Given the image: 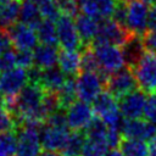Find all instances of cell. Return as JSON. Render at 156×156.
<instances>
[{"instance_id":"cell-1","label":"cell","mask_w":156,"mask_h":156,"mask_svg":"<svg viewBox=\"0 0 156 156\" xmlns=\"http://www.w3.org/2000/svg\"><path fill=\"white\" fill-rule=\"evenodd\" d=\"M93 49L98 58L100 73L106 78L126 66V61L121 46L112 44H102V45H93Z\"/></svg>"},{"instance_id":"cell-2","label":"cell","mask_w":156,"mask_h":156,"mask_svg":"<svg viewBox=\"0 0 156 156\" xmlns=\"http://www.w3.org/2000/svg\"><path fill=\"white\" fill-rule=\"evenodd\" d=\"M43 123H24L17 127V152L16 156H39L40 154V128Z\"/></svg>"},{"instance_id":"cell-3","label":"cell","mask_w":156,"mask_h":156,"mask_svg":"<svg viewBox=\"0 0 156 156\" xmlns=\"http://www.w3.org/2000/svg\"><path fill=\"white\" fill-rule=\"evenodd\" d=\"M106 77L99 72L82 71L76 78L77 96L79 100L85 102H93L94 99L102 91L105 87Z\"/></svg>"},{"instance_id":"cell-4","label":"cell","mask_w":156,"mask_h":156,"mask_svg":"<svg viewBox=\"0 0 156 156\" xmlns=\"http://www.w3.org/2000/svg\"><path fill=\"white\" fill-rule=\"evenodd\" d=\"M132 34L127 30V28L118 24L116 21L111 18L99 20L98 33L91 45H102V44H112L117 46H122Z\"/></svg>"},{"instance_id":"cell-5","label":"cell","mask_w":156,"mask_h":156,"mask_svg":"<svg viewBox=\"0 0 156 156\" xmlns=\"http://www.w3.org/2000/svg\"><path fill=\"white\" fill-rule=\"evenodd\" d=\"M138 87L146 91H156V55L145 52L132 67Z\"/></svg>"},{"instance_id":"cell-6","label":"cell","mask_w":156,"mask_h":156,"mask_svg":"<svg viewBox=\"0 0 156 156\" xmlns=\"http://www.w3.org/2000/svg\"><path fill=\"white\" fill-rule=\"evenodd\" d=\"M136 87L138 84H136L134 73L132 68L128 66L108 76L105 82L106 90L110 91L116 99H119L121 96L130 93L132 90L136 89Z\"/></svg>"},{"instance_id":"cell-7","label":"cell","mask_w":156,"mask_h":156,"mask_svg":"<svg viewBox=\"0 0 156 156\" xmlns=\"http://www.w3.org/2000/svg\"><path fill=\"white\" fill-rule=\"evenodd\" d=\"M149 4L145 0H132L127 4V23L126 28L130 34L141 37L147 27V11Z\"/></svg>"},{"instance_id":"cell-8","label":"cell","mask_w":156,"mask_h":156,"mask_svg":"<svg viewBox=\"0 0 156 156\" xmlns=\"http://www.w3.org/2000/svg\"><path fill=\"white\" fill-rule=\"evenodd\" d=\"M57 40L62 49L65 50H79L83 44L79 38L76 22L72 17L61 15L56 21Z\"/></svg>"},{"instance_id":"cell-9","label":"cell","mask_w":156,"mask_h":156,"mask_svg":"<svg viewBox=\"0 0 156 156\" xmlns=\"http://www.w3.org/2000/svg\"><path fill=\"white\" fill-rule=\"evenodd\" d=\"M29 82L28 71L22 67H13L0 74L1 98L17 95Z\"/></svg>"},{"instance_id":"cell-10","label":"cell","mask_w":156,"mask_h":156,"mask_svg":"<svg viewBox=\"0 0 156 156\" xmlns=\"http://www.w3.org/2000/svg\"><path fill=\"white\" fill-rule=\"evenodd\" d=\"M145 100H146L145 91L141 90L140 88L139 89L136 88L130 93L117 99V102L122 116L126 119H134V118H140L143 116Z\"/></svg>"},{"instance_id":"cell-11","label":"cell","mask_w":156,"mask_h":156,"mask_svg":"<svg viewBox=\"0 0 156 156\" xmlns=\"http://www.w3.org/2000/svg\"><path fill=\"white\" fill-rule=\"evenodd\" d=\"M12 46L17 50H32L38 45V37L34 28L18 22L6 29Z\"/></svg>"},{"instance_id":"cell-12","label":"cell","mask_w":156,"mask_h":156,"mask_svg":"<svg viewBox=\"0 0 156 156\" xmlns=\"http://www.w3.org/2000/svg\"><path fill=\"white\" fill-rule=\"evenodd\" d=\"M67 126L72 130H83L94 118V110L89 102L76 100L66 108Z\"/></svg>"},{"instance_id":"cell-13","label":"cell","mask_w":156,"mask_h":156,"mask_svg":"<svg viewBox=\"0 0 156 156\" xmlns=\"http://www.w3.org/2000/svg\"><path fill=\"white\" fill-rule=\"evenodd\" d=\"M122 136L124 139L149 141L156 136V124L140 118L124 119L122 126Z\"/></svg>"},{"instance_id":"cell-14","label":"cell","mask_w":156,"mask_h":156,"mask_svg":"<svg viewBox=\"0 0 156 156\" xmlns=\"http://www.w3.org/2000/svg\"><path fill=\"white\" fill-rule=\"evenodd\" d=\"M69 132L67 128L54 127L43 123L40 128V144L44 150L58 152L63 149Z\"/></svg>"},{"instance_id":"cell-15","label":"cell","mask_w":156,"mask_h":156,"mask_svg":"<svg viewBox=\"0 0 156 156\" xmlns=\"http://www.w3.org/2000/svg\"><path fill=\"white\" fill-rule=\"evenodd\" d=\"M67 77L60 69V67H49L40 69L37 83L44 89V91H54L57 93L62 85L65 84Z\"/></svg>"},{"instance_id":"cell-16","label":"cell","mask_w":156,"mask_h":156,"mask_svg":"<svg viewBox=\"0 0 156 156\" xmlns=\"http://www.w3.org/2000/svg\"><path fill=\"white\" fill-rule=\"evenodd\" d=\"M76 27L83 46H88V45H91L95 39V35L98 33V27H99V20L91 16H88L85 13L77 15Z\"/></svg>"},{"instance_id":"cell-17","label":"cell","mask_w":156,"mask_h":156,"mask_svg":"<svg viewBox=\"0 0 156 156\" xmlns=\"http://www.w3.org/2000/svg\"><path fill=\"white\" fill-rule=\"evenodd\" d=\"M57 63L60 69L68 77H74L82 71V52L78 50H65L58 51Z\"/></svg>"},{"instance_id":"cell-18","label":"cell","mask_w":156,"mask_h":156,"mask_svg":"<svg viewBox=\"0 0 156 156\" xmlns=\"http://www.w3.org/2000/svg\"><path fill=\"white\" fill-rule=\"evenodd\" d=\"M33 56H34V66L40 69H44V68L54 67L57 63L58 50L56 45L41 44V45H37L33 49Z\"/></svg>"},{"instance_id":"cell-19","label":"cell","mask_w":156,"mask_h":156,"mask_svg":"<svg viewBox=\"0 0 156 156\" xmlns=\"http://www.w3.org/2000/svg\"><path fill=\"white\" fill-rule=\"evenodd\" d=\"M123 56H124V61L126 65L128 67H133L145 54L144 46H143V41H141V37L139 35H134L132 34L129 37V39L121 46Z\"/></svg>"},{"instance_id":"cell-20","label":"cell","mask_w":156,"mask_h":156,"mask_svg":"<svg viewBox=\"0 0 156 156\" xmlns=\"http://www.w3.org/2000/svg\"><path fill=\"white\" fill-rule=\"evenodd\" d=\"M21 0H0V29H7L20 16Z\"/></svg>"},{"instance_id":"cell-21","label":"cell","mask_w":156,"mask_h":156,"mask_svg":"<svg viewBox=\"0 0 156 156\" xmlns=\"http://www.w3.org/2000/svg\"><path fill=\"white\" fill-rule=\"evenodd\" d=\"M18 20L20 22L37 29V27L43 21V16L34 0H24L23 2H21Z\"/></svg>"},{"instance_id":"cell-22","label":"cell","mask_w":156,"mask_h":156,"mask_svg":"<svg viewBox=\"0 0 156 156\" xmlns=\"http://www.w3.org/2000/svg\"><path fill=\"white\" fill-rule=\"evenodd\" d=\"M87 135L84 130H73L69 133L63 149L60 151L62 156H80L85 144Z\"/></svg>"},{"instance_id":"cell-23","label":"cell","mask_w":156,"mask_h":156,"mask_svg":"<svg viewBox=\"0 0 156 156\" xmlns=\"http://www.w3.org/2000/svg\"><path fill=\"white\" fill-rule=\"evenodd\" d=\"M55 21L51 20H43L40 24L37 27V37L38 40H40L43 44H50V45H56L58 44L57 40V30H56V24L54 23Z\"/></svg>"},{"instance_id":"cell-24","label":"cell","mask_w":156,"mask_h":156,"mask_svg":"<svg viewBox=\"0 0 156 156\" xmlns=\"http://www.w3.org/2000/svg\"><path fill=\"white\" fill-rule=\"evenodd\" d=\"M58 100L61 107L67 108L71 104H73L78 96H77V87H76V78L74 77H67L65 84L62 88L57 91Z\"/></svg>"},{"instance_id":"cell-25","label":"cell","mask_w":156,"mask_h":156,"mask_svg":"<svg viewBox=\"0 0 156 156\" xmlns=\"http://www.w3.org/2000/svg\"><path fill=\"white\" fill-rule=\"evenodd\" d=\"M124 156H147V145L145 141L135 139H123L119 144Z\"/></svg>"},{"instance_id":"cell-26","label":"cell","mask_w":156,"mask_h":156,"mask_svg":"<svg viewBox=\"0 0 156 156\" xmlns=\"http://www.w3.org/2000/svg\"><path fill=\"white\" fill-rule=\"evenodd\" d=\"M17 133L9 130L0 134V156H16L17 152Z\"/></svg>"},{"instance_id":"cell-27","label":"cell","mask_w":156,"mask_h":156,"mask_svg":"<svg viewBox=\"0 0 156 156\" xmlns=\"http://www.w3.org/2000/svg\"><path fill=\"white\" fill-rule=\"evenodd\" d=\"M84 133H85L88 139L105 140L106 141L107 126L100 117H94L90 121V123L84 128Z\"/></svg>"},{"instance_id":"cell-28","label":"cell","mask_w":156,"mask_h":156,"mask_svg":"<svg viewBox=\"0 0 156 156\" xmlns=\"http://www.w3.org/2000/svg\"><path fill=\"white\" fill-rule=\"evenodd\" d=\"M38 5V9L45 20L57 21L61 16V11L57 6L56 0H34Z\"/></svg>"},{"instance_id":"cell-29","label":"cell","mask_w":156,"mask_h":156,"mask_svg":"<svg viewBox=\"0 0 156 156\" xmlns=\"http://www.w3.org/2000/svg\"><path fill=\"white\" fill-rule=\"evenodd\" d=\"M107 149L108 146L105 140H94L87 138L80 156H105Z\"/></svg>"},{"instance_id":"cell-30","label":"cell","mask_w":156,"mask_h":156,"mask_svg":"<svg viewBox=\"0 0 156 156\" xmlns=\"http://www.w3.org/2000/svg\"><path fill=\"white\" fill-rule=\"evenodd\" d=\"M82 71L100 72L98 58H96L95 51L91 48V45L83 46V50H82Z\"/></svg>"},{"instance_id":"cell-31","label":"cell","mask_w":156,"mask_h":156,"mask_svg":"<svg viewBox=\"0 0 156 156\" xmlns=\"http://www.w3.org/2000/svg\"><path fill=\"white\" fill-rule=\"evenodd\" d=\"M48 126H54V127H62V128H68L67 126V113L65 107H58L54 112H51L48 118L44 122Z\"/></svg>"},{"instance_id":"cell-32","label":"cell","mask_w":156,"mask_h":156,"mask_svg":"<svg viewBox=\"0 0 156 156\" xmlns=\"http://www.w3.org/2000/svg\"><path fill=\"white\" fill-rule=\"evenodd\" d=\"M143 116L146 121L156 124V91L149 93V95L146 96Z\"/></svg>"},{"instance_id":"cell-33","label":"cell","mask_w":156,"mask_h":156,"mask_svg":"<svg viewBox=\"0 0 156 156\" xmlns=\"http://www.w3.org/2000/svg\"><path fill=\"white\" fill-rule=\"evenodd\" d=\"M16 128V122L11 112L0 104V134L13 130Z\"/></svg>"},{"instance_id":"cell-34","label":"cell","mask_w":156,"mask_h":156,"mask_svg":"<svg viewBox=\"0 0 156 156\" xmlns=\"http://www.w3.org/2000/svg\"><path fill=\"white\" fill-rule=\"evenodd\" d=\"M16 66L24 69H29L34 66V56L32 50H17L16 52Z\"/></svg>"},{"instance_id":"cell-35","label":"cell","mask_w":156,"mask_h":156,"mask_svg":"<svg viewBox=\"0 0 156 156\" xmlns=\"http://www.w3.org/2000/svg\"><path fill=\"white\" fill-rule=\"evenodd\" d=\"M56 2L61 11V15H66L72 18L78 15L79 4L77 2V0H56Z\"/></svg>"},{"instance_id":"cell-36","label":"cell","mask_w":156,"mask_h":156,"mask_svg":"<svg viewBox=\"0 0 156 156\" xmlns=\"http://www.w3.org/2000/svg\"><path fill=\"white\" fill-rule=\"evenodd\" d=\"M127 4L128 2L117 0L116 1V6H115V10H113V13L111 16L113 21H116L118 24H121L124 28H126V23H127Z\"/></svg>"},{"instance_id":"cell-37","label":"cell","mask_w":156,"mask_h":156,"mask_svg":"<svg viewBox=\"0 0 156 156\" xmlns=\"http://www.w3.org/2000/svg\"><path fill=\"white\" fill-rule=\"evenodd\" d=\"M16 67V52L11 50L0 54V74Z\"/></svg>"},{"instance_id":"cell-38","label":"cell","mask_w":156,"mask_h":156,"mask_svg":"<svg viewBox=\"0 0 156 156\" xmlns=\"http://www.w3.org/2000/svg\"><path fill=\"white\" fill-rule=\"evenodd\" d=\"M141 41L145 52L156 55V30H146L141 35Z\"/></svg>"},{"instance_id":"cell-39","label":"cell","mask_w":156,"mask_h":156,"mask_svg":"<svg viewBox=\"0 0 156 156\" xmlns=\"http://www.w3.org/2000/svg\"><path fill=\"white\" fill-rule=\"evenodd\" d=\"M122 141V133L119 129L116 128H108L107 127V133H106V144L108 147H118Z\"/></svg>"},{"instance_id":"cell-40","label":"cell","mask_w":156,"mask_h":156,"mask_svg":"<svg viewBox=\"0 0 156 156\" xmlns=\"http://www.w3.org/2000/svg\"><path fill=\"white\" fill-rule=\"evenodd\" d=\"M146 27H147V30H156V2L149 6Z\"/></svg>"},{"instance_id":"cell-41","label":"cell","mask_w":156,"mask_h":156,"mask_svg":"<svg viewBox=\"0 0 156 156\" xmlns=\"http://www.w3.org/2000/svg\"><path fill=\"white\" fill-rule=\"evenodd\" d=\"M12 49V43L5 29H0V54Z\"/></svg>"},{"instance_id":"cell-42","label":"cell","mask_w":156,"mask_h":156,"mask_svg":"<svg viewBox=\"0 0 156 156\" xmlns=\"http://www.w3.org/2000/svg\"><path fill=\"white\" fill-rule=\"evenodd\" d=\"M147 156H156V136H154L151 140H149Z\"/></svg>"},{"instance_id":"cell-43","label":"cell","mask_w":156,"mask_h":156,"mask_svg":"<svg viewBox=\"0 0 156 156\" xmlns=\"http://www.w3.org/2000/svg\"><path fill=\"white\" fill-rule=\"evenodd\" d=\"M105 156H124V155H123V152H122L121 149H118V147H113V149L108 150V151L105 154Z\"/></svg>"},{"instance_id":"cell-44","label":"cell","mask_w":156,"mask_h":156,"mask_svg":"<svg viewBox=\"0 0 156 156\" xmlns=\"http://www.w3.org/2000/svg\"><path fill=\"white\" fill-rule=\"evenodd\" d=\"M39 156H58V155H57V152H55V151L45 150V151L40 152V154H39Z\"/></svg>"},{"instance_id":"cell-45","label":"cell","mask_w":156,"mask_h":156,"mask_svg":"<svg viewBox=\"0 0 156 156\" xmlns=\"http://www.w3.org/2000/svg\"><path fill=\"white\" fill-rule=\"evenodd\" d=\"M84 1H88V0H77V2H78V4H79V5H80V4H82V2H84Z\"/></svg>"},{"instance_id":"cell-46","label":"cell","mask_w":156,"mask_h":156,"mask_svg":"<svg viewBox=\"0 0 156 156\" xmlns=\"http://www.w3.org/2000/svg\"><path fill=\"white\" fill-rule=\"evenodd\" d=\"M119 1H124V2H129V1H132V0H119Z\"/></svg>"},{"instance_id":"cell-47","label":"cell","mask_w":156,"mask_h":156,"mask_svg":"<svg viewBox=\"0 0 156 156\" xmlns=\"http://www.w3.org/2000/svg\"><path fill=\"white\" fill-rule=\"evenodd\" d=\"M1 101H2V98H1V95H0V104H1Z\"/></svg>"}]
</instances>
